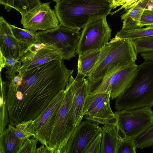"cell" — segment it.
<instances>
[{
    "label": "cell",
    "instance_id": "cell-40",
    "mask_svg": "<svg viewBox=\"0 0 153 153\" xmlns=\"http://www.w3.org/2000/svg\"></svg>",
    "mask_w": 153,
    "mask_h": 153
},
{
    "label": "cell",
    "instance_id": "cell-14",
    "mask_svg": "<svg viewBox=\"0 0 153 153\" xmlns=\"http://www.w3.org/2000/svg\"><path fill=\"white\" fill-rule=\"evenodd\" d=\"M68 84L73 95L72 118L74 125L77 127L82 122L83 117V109L88 95V81L85 78L80 81H76L71 76Z\"/></svg>",
    "mask_w": 153,
    "mask_h": 153
},
{
    "label": "cell",
    "instance_id": "cell-8",
    "mask_svg": "<svg viewBox=\"0 0 153 153\" xmlns=\"http://www.w3.org/2000/svg\"><path fill=\"white\" fill-rule=\"evenodd\" d=\"M37 34L42 42L54 44L62 51L63 59L67 60L75 56V53L80 38L79 30L60 25L50 30L39 31Z\"/></svg>",
    "mask_w": 153,
    "mask_h": 153
},
{
    "label": "cell",
    "instance_id": "cell-29",
    "mask_svg": "<svg viewBox=\"0 0 153 153\" xmlns=\"http://www.w3.org/2000/svg\"><path fill=\"white\" fill-rule=\"evenodd\" d=\"M135 140L122 138L117 153H136Z\"/></svg>",
    "mask_w": 153,
    "mask_h": 153
},
{
    "label": "cell",
    "instance_id": "cell-15",
    "mask_svg": "<svg viewBox=\"0 0 153 153\" xmlns=\"http://www.w3.org/2000/svg\"><path fill=\"white\" fill-rule=\"evenodd\" d=\"M0 53L6 58H20L18 41L13 33L10 24L2 16L0 17Z\"/></svg>",
    "mask_w": 153,
    "mask_h": 153
},
{
    "label": "cell",
    "instance_id": "cell-16",
    "mask_svg": "<svg viewBox=\"0 0 153 153\" xmlns=\"http://www.w3.org/2000/svg\"><path fill=\"white\" fill-rule=\"evenodd\" d=\"M102 142L100 153H117L121 140L117 125L102 126Z\"/></svg>",
    "mask_w": 153,
    "mask_h": 153
},
{
    "label": "cell",
    "instance_id": "cell-6",
    "mask_svg": "<svg viewBox=\"0 0 153 153\" xmlns=\"http://www.w3.org/2000/svg\"><path fill=\"white\" fill-rule=\"evenodd\" d=\"M106 18L90 23L83 28L76 51L78 57L100 50L109 42L112 30Z\"/></svg>",
    "mask_w": 153,
    "mask_h": 153
},
{
    "label": "cell",
    "instance_id": "cell-20",
    "mask_svg": "<svg viewBox=\"0 0 153 153\" xmlns=\"http://www.w3.org/2000/svg\"><path fill=\"white\" fill-rule=\"evenodd\" d=\"M152 36H153V25L147 26L145 27L131 29L121 28L111 40L113 41L131 40Z\"/></svg>",
    "mask_w": 153,
    "mask_h": 153
},
{
    "label": "cell",
    "instance_id": "cell-38",
    "mask_svg": "<svg viewBox=\"0 0 153 153\" xmlns=\"http://www.w3.org/2000/svg\"><path fill=\"white\" fill-rule=\"evenodd\" d=\"M109 0V1H111L112 2V0Z\"/></svg>",
    "mask_w": 153,
    "mask_h": 153
},
{
    "label": "cell",
    "instance_id": "cell-12",
    "mask_svg": "<svg viewBox=\"0 0 153 153\" xmlns=\"http://www.w3.org/2000/svg\"><path fill=\"white\" fill-rule=\"evenodd\" d=\"M66 93V89L59 92L40 117L34 120L35 137L42 144L48 148V143L54 125L56 114L65 99Z\"/></svg>",
    "mask_w": 153,
    "mask_h": 153
},
{
    "label": "cell",
    "instance_id": "cell-34",
    "mask_svg": "<svg viewBox=\"0 0 153 153\" xmlns=\"http://www.w3.org/2000/svg\"><path fill=\"white\" fill-rule=\"evenodd\" d=\"M145 1L147 2L146 9L152 10L153 8V0H146Z\"/></svg>",
    "mask_w": 153,
    "mask_h": 153
},
{
    "label": "cell",
    "instance_id": "cell-17",
    "mask_svg": "<svg viewBox=\"0 0 153 153\" xmlns=\"http://www.w3.org/2000/svg\"><path fill=\"white\" fill-rule=\"evenodd\" d=\"M10 26L13 33L19 43L20 52V59L32 45L42 42L41 38L36 32L18 27L14 25L10 24Z\"/></svg>",
    "mask_w": 153,
    "mask_h": 153
},
{
    "label": "cell",
    "instance_id": "cell-31",
    "mask_svg": "<svg viewBox=\"0 0 153 153\" xmlns=\"http://www.w3.org/2000/svg\"><path fill=\"white\" fill-rule=\"evenodd\" d=\"M102 134L100 132L90 144L85 153H100Z\"/></svg>",
    "mask_w": 153,
    "mask_h": 153
},
{
    "label": "cell",
    "instance_id": "cell-21",
    "mask_svg": "<svg viewBox=\"0 0 153 153\" xmlns=\"http://www.w3.org/2000/svg\"><path fill=\"white\" fill-rule=\"evenodd\" d=\"M146 9L140 4L132 7L121 16L123 20L122 28L131 29L137 28V25Z\"/></svg>",
    "mask_w": 153,
    "mask_h": 153
},
{
    "label": "cell",
    "instance_id": "cell-2",
    "mask_svg": "<svg viewBox=\"0 0 153 153\" xmlns=\"http://www.w3.org/2000/svg\"><path fill=\"white\" fill-rule=\"evenodd\" d=\"M137 54L131 40H111L101 49L99 59L88 77V84L97 83L117 71L135 64Z\"/></svg>",
    "mask_w": 153,
    "mask_h": 153
},
{
    "label": "cell",
    "instance_id": "cell-35",
    "mask_svg": "<svg viewBox=\"0 0 153 153\" xmlns=\"http://www.w3.org/2000/svg\"><path fill=\"white\" fill-rule=\"evenodd\" d=\"M120 0H112L111 2V5L112 7V9H113V7Z\"/></svg>",
    "mask_w": 153,
    "mask_h": 153
},
{
    "label": "cell",
    "instance_id": "cell-27",
    "mask_svg": "<svg viewBox=\"0 0 153 153\" xmlns=\"http://www.w3.org/2000/svg\"><path fill=\"white\" fill-rule=\"evenodd\" d=\"M21 65V62L18 59L13 57H6L4 68L7 70L5 72L7 75H12L18 73Z\"/></svg>",
    "mask_w": 153,
    "mask_h": 153
},
{
    "label": "cell",
    "instance_id": "cell-4",
    "mask_svg": "<svg viewBox=\"0 0 153 153\" xmlns=\"http://www.w3.org/2000/svg\"><path fill=\"white\" fill-rule=\"evenodd\" d=\"M65 99L56 114L48 148L52 153H64L67 142L76 128L71 116L73 95L68 84Z\"/></svg>",
    "mask_w": 153,
    "mask_h": 153
},
{
    "label": "cell",
    "instance_id": "cell-23",
    "mask_svg": "<svg viewBox=\"0 0 153 153\" xmlns=\"http://www.w3.org/2000/svg\"><path fill=\"white\" fill-rule=\"evenodd\" d=\"M0 79V134H1L9 122V119L7 104V82L2 80L1 73Z\"/></svg>",
    "mask_w": 153,
    "mask_h": 153
},
{
    "label": "cell",
    "instance_id": "cell-39",
    "mask_svg": "<svg viewBox=\"0 0 153 153\" xmlns=\"http://www.w3.org/2000/svg\"><path fill=\"white\" fill-rule=\"evenodd\" d=\"M152 10H153V8L152 9Z\"/></svg>",
    "mask_w": 153,
    "mask_h": 153
},
{
    "label": "cell",
    "instance_id": "cell-1",
    "mask_svg": "<svg viewBox=\"0 0 153 153\" xmlns=\"http://www.w3.org/2000/svg\"><path fill=\"white\" fill-rule=\"evenodd\" d=\"M111 4L108 0H59L54 10L61 25L79 30L111 14Z\"/></svg>",
    "mask_w": 153,
    "mask_h": 153
},
{
    "label": "cell",
    "instance_id": "cell-25",
    "mask_svg": "<svg viewBox=\"0 0 153 153\" xmlns=\"http://www.w3.org/2000/svg\"><path fill=\"white\" fill-rule=\"evenodd\" d=\"M138 54L153 51V36L131 40Z\"/></svg>",
    "mask_w": 153,
    "mask_h": 153
},
{
    "label": "cell",
    "instance_id": "cell-13",
    "mask_svg": "<svg viewBox=\"0 0 153 153\" xmlns=\"http://www.w3.org/2000/svg\"><path fill=\"white\" fill-rule=\"evenodd\" d=\"M63 57L62 51L54 44H46L35 52L19 60L22 65L18 73L21 76L38 66L52 60L63 59Z\"/></svg>",
    "mask_w": 153,
    "mask_h": 153
},
{
    "label": "cell",
    "instance_id": "cell-11",
    "mask_svg": "<svg viewBox=\"0 0 153 153\" xmlns=\"http://www.w3.org/2000/svg\"><path fill=\"white\" fill-rule=\"evenodd\" d=\"M101 131L98 123L87 120L82 122L68 139L64 153H85Z\"/></svg>",
    "mask_w": 153,
    "mask_h": 153
},
{
    "label": "cell",
    "instance_id": "cell-24",
    "mask_svg": "<svg viewBox=\"0 0 153 153\" xmlns=\"http://www.w3.org/2000/svg\"><path fill=\"white\" fill-rule=\"evenodd\" d=\"M16 136L19 138L25 140L35 136V120H30L18 123L14 129Z\"/></svg>",
    "mask_w": 153,
    "mask_h": 153
},
{
    "label": "cell",
    "instance_id": "cell-36",
    "mask_svg": "<svg viewBox=\"0 0 153 153\" xmlns=\"http://www.w3.org/2000/svg\"><path fill=\"white\" fill-rule=\"evenodd\" d=\"M52 1H53L54 2H56V3L58 2V1H59V0H51Z\"/></svg>",
    "mask_w": 153,
    "mask_h": 153
},
{
    "label": "cell",
    "instance_id": "cell-37",
    "mask_svg": "<svg viewBox=\"0 0 153 153\" xmlns=\"http://www.w3.org/2000/svg\"><path fill=\"white\" fill-rule=\"evenodd\" d=\"M152 146V152L153 153V146Z\"/></svg>",
    "mask_w": 153,
    "mask_h": 153
},
{
    "label": "cell",
    "instance_id": "cell-10",
    "mask_svg": "<svg viewBox=\"0 0 153 153\" xmlns=\"http://www.w3.org/2000/svg\"><path fill=\"white\" fill-rule=\"evenodd\" d=\"M50 2H41L36 6L21 15L20 23L24 28L36 32L45 31L58 27L60 23Z\"/></svg>",
    "mask_w": 153,
    "mask_h": 153
},
{
    "label": "cell",
    "instance_id": "cell-22",
    "mask_svg": "<svg viewBox=\"0 0 153 153\" xmlns=\"http://www.w3.org/2000/svg\"><path fill=\"white\" fill-rule=\"evenodd\" d=\"M40 0H0V4L3 5L7 11L13 9L22 15L39 4Z\"/></svg>",
    "mask_w": 153,
    "mask_h": 153
},
{
    "label": "cell",
    "instance_id": "cell-18",
    "mask_svg": "<svg viewBox=\"0 0 153 153\" xmlns=\"http://www.w3.org/2000/svg\"><path fill=\"white\" fill-rule=\"evenodd\" d=\"M14 126L9 124L0 136V153H18L25 140L15 135Z\"/></svg>",
    "mask_w": 153,
    "mask_h": 153
},
{
    "label": "cell",
    "instance_id": "cell-33",
    "mask_svg": "<svg viewBox=\"0 0 153 153\" xmlns=\"http://www.w3.org/2000/svg\"><path fill=\"white\" fill-rule=\"evenodd\" d=\"M145 57L147 60H153V51L146 52Z\"/></svg>",
    "mask_w": 153,
    "mask_h": 153
},
{
    "label": "cell",
    "instance_id": "cell-9",
    "mask_svg": "<svg viewBox=\"0 0 153 153\" xmlns=\"http://www.w3.org/2000/svg\"><path fill=\"white\" fill-rule=\"evenodd\" d=\"M110 99L109 93L88 95L83 109V117L99 124L117 125L115 113L110 107Z\"/></svg>",
    "mask_w": 153,
    "mask_h": 153
},
{
    "label": "cell",
    "instance_id": "cell-5",
    "mask_svg": "<svg viewBox=\"0 0 153 153\" xmlns=\"http://www.w3.org/2000/svg\"><path fill=\"white\" fill-rule=\"evenodd\" d=\"M153 112L148 107L115 111L121 137L136 140L153 124Z\"/></svg>",
    "mask_w": 153,
    "mask_h": 153
},
{
    "label": "cell",
    "instance_id": "cell-3",
    "mask_svg": "<svg viewBox=\"0 0 153 153\" xmlns=\"http://www.w3.org/2000/svg\"><path fill=\"white\" fill-rule=\"evenodd\" d=\"M116 111L153 106V60L139 65L129 87L116 99Z\"/></svg>",
    "mask_w": 153,
    "mask_h": 153
},
{
    "label": "cell",
    "instance_id": "cell-32",
    "mask_svg": "<svg viewBox=\"0 0 153 153\" xmlns=\"http://www.w3.org/2000/svg\"><path fill=\"white\" fill-rule=\"evenodd\" d=\"M44 146V145L42 144V146L37 149V153H52L48 148L46 146L45 147Z\"/></svg>",
    "mask_w": 153,
    "mask_h": 153
},
{
    "label": "cell",
    "instance_id": "cell-7",
    "mask_svg": "<svg viewBox=\"0 0 153 153\" xmlns=\"http://www.w3.org/2000/svg\"><path fill=\"white\" fill-rule=\"evenodd\" d=\"M139 65L136 64L117 71L101 81L88 84V94L109 93L110 99H116L130 86L135 76Z\"/></svg>",
    "mask_w": 153,
    "mask_h": 153
},
{
    "label": "cell",
    "instance_id": "cell-30",
    "mask_svg": "<svg viewBox=\"0 0 153 153\" xmlns=\"http://www.w3.org/2000/svg\"><path fill=\"white\" fill-rule=\"evenodd\" d=\"M153 25V10L146 9L137 25V28Z\"/></svg>",
    "mask_w": 153,
    "mask_h": 153
},
{
    "label": "cell",
    "instance_id": "cell-26",
    "mask_svg": "<svg viewBox=\"0 0 153 153\" xmlns=\"http://www.w3.org/2000/svg\"><path fill=\"white\" fill-rule=\"evenodd\" d=\"M135 142L137 148L140 149L153 146V124Z\"/></svg>",
    "mask_w": 153,
    "mask_h": 153
},
{
    "label": "cell",
    "instance_id": "cell-19",
    "mask_svg": "<svg viewBox=\"0 0 153 153\" xmlns=\"http://www.w3.org/2000/svg\"><path fill=\"white\" fill-rule=\"evenodd\" d=\"M101 50L94 51L78 57L77 74L75 79L78 81L88 77L97 62Z\"/></svg>",
    "mask_w": 153,
    "mask_h": 153
},
{
    "label": "cell",
    "instance_id": "cell-28",
    "mask_svg": "<svg viewBox=\"0 0 153 153\" xmlns=\"http://www.w3.org/2000/svg\"><path fill=\"white\" fill-rule=\"evenodd\" d=\"M38 140L35 137L26 138L18 153H37V143Z\"/></svg>",
    "mask_w": 153,
    "mask_h": 153
}]
</instances>
